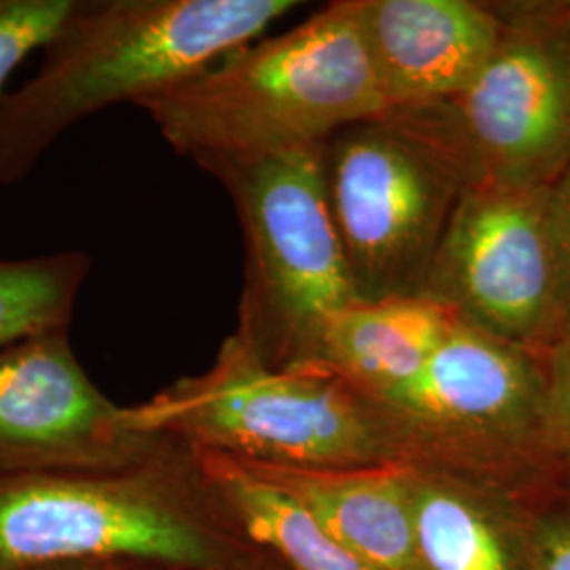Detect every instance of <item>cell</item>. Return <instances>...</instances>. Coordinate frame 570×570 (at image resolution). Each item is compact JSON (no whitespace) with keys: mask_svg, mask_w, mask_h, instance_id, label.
Returning <instances> with one entry per match:
<instances>
[{"mask_svg":"<svg viewBox=\"0 0 570 570\" xmlns=\"http://www.w3.org/2000/svg\"><path fill=\"white\" fill-rule=\"evenodd\" d=\"M374 402L400 463L522 489L541 487L564 465L548 433L543 357L463 322L407 385Z\"/></svg>","mask_w":570,"mask_h":570,"instance_id":"8992f818","label":"cell"},{"mask_svg":"<svg viewBox=\"0 0 570 570\" xmlns=\"http://www.w3.org/2000/svg\"><path fill=\"white\" fill-rule=\"evenodd\" d=\"M77 0H0V98L23 60L45 49Z\"/></svg>","mask_w":570,"mask_h":570,"instance_id":"e0dca14e","label":"cell"},{"mask_svg":"<svg viewBox=\"0 0 570 570\" xmlns=\"http://www.w3.org/2000/svg\"><path fill=\"white\" fill-rule=\"evenodd\" d=\"M360 21L387 110L465 91L505 30L499 2L475 0H360Z\"/></svg>","mask_w":570,"mask_h":570,"instance_id":"8fae6325","label":"cell"},{"mask_svg":"<svg viewBox=\"0 0 570 570\" xmlns=\"http://www.w3.org/2000/svg\"><path fill=\"white\" fill-rule=\"evenodd\" d=\"M402 465L419 570H527L532 501L546 482L522 489L452 469Z\"/></svg>","mask_w":570,"mask_h":570,"instance_id":"7c38bea8","label":"cell"},{"mask_svg":"<svg viewBox=\"0 0 570 570\" xmlns=\"http://www.w3.org/2000/svg\"><path fill=\"white\" fill-rule=\"evenodd\" d=\"M261 556L207 484L195 449L169 435L119 471L0 478V570H254Z\"/></svg>","mask_w":570,"mask_h":570,"instance_id":"7a4b0ae2","label":"cell"},{"mask_svg":"<svg viewBox=\"0 0 570 570\" xmlns=\"http://www.w3.org/2000/svg\"><path fill=\"white\" fill-rule=\"evenodd\" d=\"M501 42L465 91L387 110L469 186H550L570 164V56L553 2H499Z\"/></svg>","mask_w":570,"mask_h":570,"instance_id":"52a82bcc","label":"cell"},{"mask_svg":"<svg viewBox=\"0 0 570 570\" xmlns=\"http://www.w3.org/2000/svg\"><path fill=\"white\" fill-rule=\"evenodd\" d=\"M207 484L245 539L287 570H374L285 490L242 459L195 450Z\"/></svg>","mask_w":570,"mask_h":570,"instance_id":"9a60e30c","label":"cell"},{"mask_svg":"<svg viewBox=\"0 0 570 570\" xmlns=\"http://www.w3.org/2000/svg\"><path fill=\"white\" fill-rule=\"evenodd\" d=\"M550 193L551 184L465 188L421 296L543 357L564 334Z\"/></svg>","mask_w":570,"mask_h":570,"instance_id":"9c48e42d","label":"cell"},{"mask_svg":"<svg viewBox=\"0 0 570 570\" xmlns=\"http://www.w3.org/2000/svg\"><path fill=\"white\" fill-rule=\"evenodd\" d=\"M138 106L195 164L320 148L343 127L387 112L360 0L330 2L296 28L245 45Z\"/></svg>","mask_w":570,"mask_h":570,"instance_id":"3957f363","label":"cell"},{"mask_svg":"<svg viewBox=\"0 0 570 570\" xmlns=\"http://www.w3.org/2000/svg\"><path fill=\"white\" fill-rule=\"evenodd\" d=\"M320 164L357 298L421 296L465 190L456 171L385 115L336 131L320 146Z\"/></svg>","mask_w":570,"mask_h":570,"instance_id":"ba28073f","label":"cell"},{"mask_svg":"<svg viewBox=\"0 0 570 570\" xmlns=\"http://www.w3.org/2000/svg\"><path fill=\"white\" fill-rule=\"evenodd\" d=\"M155 570H171V569H155Z\"/></svg>","mask_w":570,"mask_h":570,"instance_id":"cb8c5ba5","label":"cell"},{"mask_svg":"<svg viewBox=\"0 0 570 570\" xmlns=\"http://www.w3.org/2000/svg\"><path fill=\"white\" fill-rule=\"evenodd\" d=\"M456 324L449 308L425 296L360 301L327 322L306 367L379 400L407 385Z\"/></svg>","mask_w":570,"mask_h":570,"instance_id":"5bb4252c","label":"cell"},{"mask_svg":"<svg viewBox=\"0 0 570 570\" xmlns=\"http://www.w3.org/2000/svg\"><path fill=\"white\" fill-rule=\"evenodd\" d=\"M548 393V433L556 456L570 463V336L543 355Z\"/></svg>","mask_w":570,"mask_h":570,"instance_id":"d6986e66","label":"cell"},{"mask_svg":"<svg viewBox=\"0 0 570 570\" xmlns=\"http://www.w3.org/2000/svg\"><path fill=\"white\" fill-rule=\"evenodd\" d=\"M254 570H287L284 564L277 560V558H273L271 553H263V558L258 560V564H256V569Z\"/></svg>","mask_w":570,"mask_h":570,"instance_id":"603a6c76","label":"cell"},{"mask_svg":"<svg viewBox=\"0 0 570 570\" xmlns=\"http://www.w3.org/2000/svg\"><path fill=\"white\" fill-rule=\"evenodd\" d=\"M244 461V459H242ZM301 501L374 570H419L406 468L296 469L244 461Z\"/></svg>","mask_w":570,"mask_h":570,"instance_id":"4fadbf2b","label":"cell"},{"mask_svg":"<svg viewBox=\"0 0 570 570\" xmlns=\"http://www.w3.org/2000/svg\"><path fill=\"white\" fill-rule=\"evenodd\" d=\"M553 11H556V21H558V30L560 37L564 41V47L570 56V0L569 2H553Z\"/></svg>","mask_w":570,"mask_h":570,"instance_id":"44dd1931","label":"cell"},{"mask_svg":"<svg viewBox=\"0 0 570 570\" xmlns=\"http://www.w3.org/2000/svg\"><path fill=\"white\" fill-rule=\"evenodd\" d=\"M165 440L94 385L68 330L0 346V478L119 471Z\"/></svg>","mask_w":570,"mask_h":570,"instance_id":"30bf717a","label":"cell"},{"mask_svg":"<svg viewBox=\"0 0 570 570\" xmlns=\"http://www.w3.org/2000/svg\"><path fill=\"white\" fill-rule=\"evenodd\" d=\"M550 218L562 305V338H567L570 336V164L551 184Z\"/></svg>","mask_w":570,"mask_h":570,"instance_id":"ffe728a7","label":"cell"},{"mask_svg":"<svg viewBox=\"0 0 570 570\" xmlns=\"http://www.w3.org/2000/svg\"><path fill=\"white\" fill-rule=\"evenodd\" d=\"M91 266L82 249L0 258V346L68 330Z\"/></svg>","mask_w":570,"mask_h":570,"instance_id":"2e32d148","label":"cell"},{"mask_svg":"<svg viewBox=\"0 0 570 570\" xmlns=\"http://www.w3.org/2000/svg\"><path fill=\"white\" fill-rule=\"evenodd\" d=\"M296 0H77L41 68L0 98V186L23 183L70 127L199 77L263 39Z\"/></svg>","mask_w":570,"mask_h":570,"instance_id":"6da1fadb","label":"cell"},{"mask_svg":"<svg viewBox=\"0 0 570 570\" xmlns=\"http://www.w3.org/2000/svg\"><path fill=\"white\" fill-rule=\"evenodd\" d=\"M197 165L225 186L244 230L235 332L268 366H311L327 322L360 303L330 214L320 148Z\"/></svg>","mask_w":570,"mask_h":570,"instance_id":"5b68a950","label":"cell"},{"mask_svg":"<svg viewBox=\"0 0 570 570\" xmlns=\"http://www.w3.org/2000/svg\"><path fill=\"white\" fill-rule=\"evenodd\" d=\"M131 425L263 465L364 469L400 463L387 421L360 389L313 367H273L233 332L214 364L138 406Z\"/></svg>","mask_w":570,"mask_h":570,"instance_id":"277c9868","label":"cell"},{"mask_svg":"<svg viewBox=\"0 0 570 570\" xmlns=\"http://www.w3.org/2000/svg\"><path fill=\"white\" fill-rule=\"evenodd\" d=\"M527 570H570V463L534 494Z\"/></svg>","mask_w":570,"mask_h":570,"instance_id":"ac0fdd59","label":"cell"},{"mask_svg":"<svg viewBox=\"0 0 570 570\" xmlns=\"http://www.w3.org/2000/svg\"><path fill=\"white\" fill-rule=\"evenodd\" d=\"M42 570H117V567L115 564H63V567Z\"/></svg>","mask_w":570,"mask_h":570,"instance_id":"7402d4cb","label":"cell"}]
</instances>
